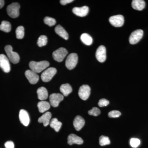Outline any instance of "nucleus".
I'll list each match as a JSON object with an SVG mask.
<instances>
[{"mask_svg": "<svg viewBox=\"0 0 148 148\" xmlns=\"http://www.w3.org/2000/svg\"><path fill=\"white\" fill-rule=\"evenodd\" d=\"M49 66V62L46 61H41L40 62L32 61L29 64L31 70L36 73L42 71Z\"/></svg>", "mask_w": 148, "mask_h": 148, "instance_id": "f257e3e1", "label": "nucleus"}, {"mask_svg": "<svg viewBox=\"0 0 148 148\" xmlns=\"http://www.w3.org/2000/svg\"><path fill=\"white\" fill-rule=\"evenodd\" d=\"M5 50L7 54L10 61L14 64H16L19 62L20 57L18 53L14 52L12 47L11 45L6 46L5 47Z\"/></svg>", "mask_w": 148, "mask_h": 148, "instance_id": "f03ea898", "label": "nucleus"}, {"mask_svg": "<svg viewBox=\"0 0 148 148\" xmlns=\"http://www.w3.org/2000/svg\"><path fill=\"white\" fill-rule=\"evenodd\" d=\"M20 5L18 3H13L9 5L7 8L9 16L12 18H16L19 15Z\"/></svg>", "mask_w": 148, "mask_h": 148, "instance_id": "7ed1b4c3", "label": "nucleus"}, {"mask_svg": "<svg viewBox=\"0 0 148 148\" xmlns=\"http://www.w3.org/2000/svg\"><path fill=\"white\" fill-rule=\"evenodd\" d=\"M78 57L77 53H71L69 54L66 58V66L69 70L74 69L77 64Z\"/></svg>", "mask_w": 148, "mask_h": 148, "instance_id": "20e7f679", "label": "nucleus"}, {"mask_svg": "<svg viewBox=\"0 0 148 148\" xmlns=\"http://www.w3.org/2000/svg\"><path fill=\"white\" fill-rule=\"evenodd\" d=\"M57 72V70L55 68L53 67L48 68L42 74L41 77L42 81L47 82L50 81L52 78L56 75Z\"/></svg>", "mask_w": 148, "mask_h": 148, "instance_id": "39448f33", "label": "nucleus"}, {"mask_svg": "<svg viewBox=\"0 0 148 148\" xmlns=\"http://www.w3.org/2000/svg\"><path fill=\"white\" fill-rule=\"evenodd\" d=\"M68 53V51L64 47H61L53 51L52 53V56L56 61L61 62L64 60Z\"/></svg>", "mask_w": 148, "mask_h": 148, "instance_id": "423d86ee", "label": "nucleus"}, {"mask_svg": "<svg viewBox=\"0 0 148 148\" xmlns=\"http://www.w3.org/2000/svg\"><path fill=\"white\" fill-rule=\"evenodd\" d=\"M144 32L141 29H138L132 32L129 37V40L130 44L135 45L139 42L143 38Z\"/></svg>", "mask_w": 148, "mask_h": 148, "instance_id": "0eeeda50", "label": "nucleus"}, {"mask_svg": "<svg viewBox=\"0 0 148 148\" xmlns=\"http://www.w3.org/2000/svg\"><path fill=\"white\" fill-rule=\"evenodd\" d=\"M90 88L88 85L82 86L78 91V95L80 98L84 101L87 100L90 96Z\"/></svg>", "mask_w": 148, "mask_h": 148, "instance_id": "6e6552de", "label": "nucleus"}, {"mask_svg": "<svg viewBox=\"0 0 148 148\" xmlns=\"http://www.w3.org/2000/svg\"><path fill=\"white\" fill-rule=\"evenodd\" d=\"M109 21L114 27H121L124 24V18L122 15H114L109 18Z\"/></svg>", "mask_w": 148, "mask_h": 148, "instance_id": "1a4fd4ad", "label": "nucleus"}, {"mask_svg": "<svg viewBox=\"0 0 148 148\" xmlns=\"http://www.w3.org/2000/svg\"><path fill=\"white\" fill-rule=\"evenodd\" d=\"M0 67L5 73H9L10 65L8 58L4 54H0Z\"/></svg>", "mask_w": 148, "mask_h": 148, "instance_id": "9d476101", "label": "nucleus"}, {"mask_svg": "<svg viewBox=\"0 0 148 148\" xmlns=\"http://www.w3.org/2000/svg\"><path fill=\"white\" fill-rule=\"evenodd\" d=\"M64 95L60 93H53L49 96L50 105L54 108L58 107L59 103L64 100Z\"/></svg>", "mask_w": 148, "mask_h": 148, "instance_id": "9b49d317", "label": "nucleus"}, {"mask_svg": "<svg viewBox=\"0 0 148 148\" xmlns=\"http://www.w3.org/2000/svg\"><path fill=\"white\" fill-rule=\"evenodd\" d=\"M95 56L98 61L101 63H103L106 59V49L104 46H99L96 50Z\"/></svg>", "mask_w": 148, "mask_h": 148, "instance_id": "f8f14e48", "label": "nucleus"}, {"mask_svg": "<svg viewBox=\"0 0 148 148\" xmlns=\"http://www.w3.org/2000/svg\"><path fill=\"white\" fill-rule=\"evenodd\" d=\"M25 76L29 82L31 84H36L39 79V77L38 75L33 71L32 70H28L26 71L25 73Z\"/></svg>", "mask_w": 148, "mask_h": 148, "instance_id": "ddd939ff", "label": "nucleus"}, {"mask_svg": "<svg viewBox=\"0 0 148 148\" xmlns=\"http://www.w3.org/2000/svg\"><path fill=\"white\" fill-rule=\"evenodd\" d=\"M89 11V8L86 6L82 7H75L73 9V12L77 16L83 17L86 16Z\"/></svg>", "mask_w": 148, "mask_h": 148, "instance_id": "4468645a", "label": "nucleus"}, {"mask_svg": "<svg viewBox=\"0 0 148 148\" xmlns=\"http://www.w3.org/2000/svg\"><path fill=\"white\" fill-rule=\"evenodd\" d=\"M19 119L21 123L24 126H27L30 123L29 114L24 110H20L19 113Z\"/></svg>", "mask_w": 148, "mask_h": 148, "instance_id": "2eb2a0df", "label": "nucleus"}, {"mask_svg": "<svg viewBox=\"0 0 148 148\" xmlns=\"http://www.w3.org/2000/svg\"><path fill=\"white\" fill-rule=\"evenodd\" d=\"M84 143L83 140L82 138L77 135L74 134H71L69 135L68 138V143L70 145H72L73 144L77 145H82Z\"/></svg>", "mask_w": 148, "mask_h": 148, "instance_id": "dca6fc26", "label": "nucleus"}, {"mask_svg": "<svg viewBox=\"0 0 148 148\" xmlns=\"http://www.w3.org/2000/svg\"><path fill=\"white\" fill-rule=\"evenodd\" d=\"M85 123V121L82 117L77 116L74 120V127L77 131H79L84 127Z\"/></svg>", "mask_w": 148, "mask_h": 148, "instance_id": "f3484780", "label": "nucleus"}, {"mask_svg": "<svg viewBox=\"0 0 148 148\" xmlns=\"http://www.w3.org/2000/svg\"><path fill=\"white\" fill-rule=\"evenodd\" d=\"M51 114L50 112H47L40 117L38 119V121L40 123H43L44 126H47L50 123L51 118Z\"/></svg>", "mask_w": 148, "mask_h": 148, "instance_id": "a211bd4d", "label": "nucleus"}, {"mask_svg": "<svg viewBox=\"0 0 148 148\" xmlns=\"http://www.w3.org/2000/svg\"><path fill=\"white\" fill-rule=\"evenodd\" d=\"M132 6L136 10H142L145 7V2L143 0H133L132 1Z\"/></svg>", "mask_w": 148, "mask_h": 148, "instance_id": "6ab92c4d", "label": "nucleus"}, {"mask_svg": "<svg viewBox=\"0 0 148 148\" xmlns=\"http://www.w3.org/2000/svg\"><path fill=\"white\" fill-rule=\"evenodd\" d=\"M56 33L60 37L66 40H68L69 38V34L65 29L60 25H58L56 27L55 29Z\"/></svg>", "mask_w": 148, "mask_h": 148, "instance_id": "aec40b11", "label": "nucleus"}, {"mask_svg": "<svg viewBox=\"0 0 148 148\" xmlns=\"http://www.w3.org/2000/svg\"><path fill=\"white\" fill-rule=\"evenodd\" d=\"M38 98L41 101H44L47 99L48 94L46 88L44 87H41L37 90Z\"/></svg>", "mask_w": 148, "mask_h": 148, "instance_id": "412c9836", "label": "nucleus"}, {"mask_svg": "<svg viewBox=\"0 0 148 148\" xmlns=\"http://www.w3.org/2000/svg\"><path fill=\"white\" fill-rule=\"evenodd\" d=\"M40 112L44 113L50 108V103L45 101H40L37 105Z\"/></svg>", "mask_w": 148, "mask_h": 148, "instance_id": "4be33fe9", "label": "nucleus"}, {"mask_svg": "<svg viewBox=\"0 0 148 148\" xmlns=\"http://www.w3.org/2000/svg\"><path fill=\"white\" fill-rule=\"evenodd\" d=\"M60 90L64 96H68L73 91L71 86L69 84L61 85Z\"/></svg>", "mask_w": 148, "mask_h": 148, "instance_id": "5701e85b", "label": "nucleus"}, {"mask_svg": "<svg viewBox=\"0 0 148 148\" xmlns=\"http://www.w3.org/2000/svg\"><path fill=\"white\" fill-rule=\"evenodd\" d=\"M49 124L50 127L53 128L56 132H58L59 131L62 125V123L58 121V119L56 118L52 119L51 121Z\"/></svg>", "mask_w": 148, "mask_h": 148, "instance_id": "b1692460", "label": "nucleus"}, {"mask_svg": "<svg viewBox=\"0 0 148 148\" xmlns=\"http://www.w3.org/2000/svg\"><path fill=\"white\" fill-rule=\"evenodd\" d=\"M80 39L82 42L86 45H90L92 44V37L86 33L82 34L81 36Z\"/></svg>", "mask_w": 148, "mask_h": 148, "instance_id": "393cba45", "label": "nucleus"}, {"mask_svg": "<svg viewBox=\"0 0 148 148\" xmlns=\"http://www.w3.org/2000/svg\"><path fill=\"white\" fill-rule=\"evenodd\" d=\"M11 30V25L9 22L8 21H2L0 25V30L6 33H9Z\"/></svg>", "mask_w": 148, "mask_h": 148, "instance_id": "a878e982", "label": "nucleus"}, {"mask_svg": "<svg viewBox=\"0 0 148 148\" xmlns=\"http://www.w3.org/2000/svg\"><path fill=\"white\" fill-rule=\"evenodd\" d=\"M47 43V37L44 35L40 36L38 39L37 44L40 47L44 46L46 45Z\"/></svg>", "mask_w": 148, "mask_h": 148, "instance_id": "bb28decb", "label": "nucleus"}, {"mask_svg": "<svg viewBox=\"0 0 148 148\" xmlns=\"http://www.w3.org/2000/svg\"><path fill=\"white\" fill-rule=\"evenodd\" d=\"M16 37L18 39H21L24 36V29L23 26H19L16 30Z\"/></svg>", "mask_w": 148, "mask_h": 148, "instance_id": "cd10ccee", "label": "nucleus"}, {"mask_svg": "<svg viewBox=\"0 0 148 148\" xmlns=\"http://www.w3.org/2000/svg\"><path fill=\"white\" fill-rule=\"evenodd\" d=\"M110 141L108 137L102 135L99 138V144L100 145L104 146L110 145Z\"/></svg>", "mask_w": 148, "mask_h": 148, "instance_id": "c85d7f7f", "label": "nucleus"}, {"mask_svg": "<svg viewBox=\"0 0 148 148\" xmlns=\"http://www.w3.org/2000/svg\"><path fill=\"white\" fill-rule=\"evenodd\" d=\"M44 21L46 24L49 27L54 26L56 24V21L54 18L49 16L45 17L44 19Z\"/></svg>", "mask_w": 148, "mask_h": 148, "instance_id": "c756f323", "label": "nucleus"}, {"mask_svg": "<svg viewBox=\"0 0 148 148\" xmlns=\"http://www.w3.org/2000/svg\"><path fill=\"white\" fill-rule=\"evenodd\" d=\"M88 114L93 116H98L101 114V110L98 108L94 107L91 110L88 111Z\"/></svg>", "mask_w": 148, "mask_h": 148, "instance_id": "7c9ffc66", "label": "nucleus"}, {"mask_svg": "<svg viewBox=\"0 0 148 148\" xmlns=\"http://www.w3.org/2000/svg\"><path fill=\"white\" fill-rule=\"evenodd\" d=\"M140 140L137 138H132L130 139V145L132 147H138L140 145Z\"/></svg>", "mask_w": 148, "mask_h": 148, "instance_id": "2f4dec72", "label": "nucleus"}, {"mask_svg": "<svg viewBox=\"0 0 148 148\" xmlns=\"http://www.w3.org/2000/svg\"><path fill=\"white\" fill-rule=\"evenodd\" d=\"M121 115V113L117 110L111 111L108 113V116L110 118L119 117Z\"/></svg>", "mask_w": 148, "mask_h": 148, "instance_id": "473e14b6", "label": "nucleus"}, {"mask_svg": "<svg viewBox=\"0 0 148 148\" xmlns=\"http://www.w3.org/2000/svg\"><path fill=\"white\" fill-rule=\"evenodd\" d=\"M110 102L107 99L103 98L99 100L98 103V106L100 107H106L109 105Z\"/></svg>", "mask_w": 148, "mask_h": 148, "instance_id": "72a5a7b5", "label": "nucleus"}, {"mask_svg": "<svg viewBox=\"0 0 148 148\" xmlns=\"http://www.w3.org/2000/svg\"><path fill=\"white\" fill-rule=\"evenodd\" d=\"M6 148H14V144L12 141H8L5 144Z\"/></svg>", "mask_w": 148, "mask_h": 148, "instance_id": "f704fd0d", "label": "nucleus"}, {"mask_svg": "<svg viewBox=\"0 0 148 148\" xmlns=\"http://www.w3.org/2000/svg\"><path fill=\"white\" fill-rule=\"evenodd\" d=\"M73 0H61L60 1V3L62 5H66L67 4L72 3L73 1Z\"/></svg>", "mask_w": 148, "mask_h": 148, "instance_id": "c9c22d12", "label": "nucleus"}, {"mask_svg": "<svg viewBox=\"0 0 148 148\" xmlns=\"http://www.w3.org/2000/svg\"><path fill=\"white\" fill-rule=\"evenodd\" d=\"M5 1L3 0H0V9L2 8L4 5Z\"/></svg>", "mask_w": 148, "mask_h": 148, "instance_id": "e433bc0d", "label": "nucleus"}]
</instances>
